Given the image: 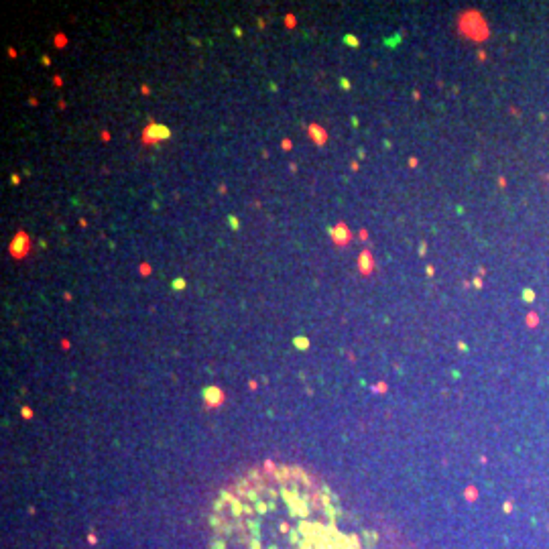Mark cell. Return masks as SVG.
I'll return each instance as SVG.
<instances>
[{
    "label": "cell",
    "instance_id": "6da1fadb",
    "mask_svg": "<svg viewBox=\"0 0 549 549\" xmlns=\"http://www.w3.org/2000/svg\"><path fill=\"white\" fill-rule=\"evenodd\" d=\"M210 523L218 549H374L344 519L336 496L287 464L234 480L216 498Z\"/></svg>",
    "mask_w": 549,
    "mask_h": 549
},
{
    "label": "cell",
    "instance_id": "7a4b0ae2",
    "mask_svg": "<svg viewBox=\"0 0 549 549\" xmlns=\"http://www.w3.org/2000/svg\"><path fill=\"white\" fill-rule=\"evenodd\" d=\"M523 297H525V302H533V300H535V293H533V291H529V289H527V291H525V293H523Z\"/></svg>",
    "mask_w": 549,
    "mask_h": 549
}]
</instances>
